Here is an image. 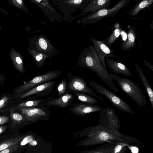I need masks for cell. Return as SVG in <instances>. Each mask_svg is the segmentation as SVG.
<instances>
[{
  "label": "cell",
  "mask_w": 153,
  "mask_h": 153,
  "mask_svg": "<svg viewBox=\"0 0 153 153\" xmlns=\"http://www.w3.org/2000/svg\"><path fill=\"white\" fill-rule=\"evenodd\" d=\"M68 90L69 91H74L84 93L94 96L104 101L103 99L96 94L94 91L88 85L82 77L73 75L70 73L68 74Z\"/></svg>",
  "instance_id": "9"
},
{
  "label": "cell",
  "mask_w": 153,
  "mask_h": 153,
  "mask_svg": "<svg viewBox=\"0 0 153 153\" xmlns=\"http://www.w3.org/2000/svg\"><path fill=\"white\" fill-rule=\"evenodd\" d=\"M84 135L87 137L83 143L85 146L103 144L108 142H127L140 148L144 146L137 139L120 132L118 130L108 128L100 125L86 128Z\"/></svg>",
  "instance_id": "1"
},
{
  "label": "cell",
  "mask_w": 153,
  "mask_h": 153,
  "mask_svg": "<svg viewBox=\"0 0 153 153\" xmlns=\"http://www.w3.org/2000/svg\"><path fill=\"white\" fill-rule=\"evenodd\" d=\"M68 84L67 80L63 79L59 83L57 87V97H59L67 92Z\"/></svg>",
  "instance_id": "29"
},
{
  "label": "cell",
  "mask_w": 153,
  "mask_h": 153,
  "mask_svg": "<svg viewBox=\"0 0 153 153\" xmlns=\"http://www.w3.org/2000/svg\"><path fill=\"white\" fill-rule=\"evenodd\" d=\"M25 134L11 131L0 136V151L19 143Z\"/></svg>",
  "instance_id": "16"
},
{
  "label": "cell",
  "mask_w": 153,
  "mask_h": 153,
  "mask_svg": "<svg viewBox=\"0 0 153 153\" xmlns=\"http://www.w3.org/2000/svg\"><path fill=\"white\" fill-rule=\"evenodd\" d=\"M10 116L13 123L16 124L29 123L22 114L17 113H13L11 114Z\"/></svg>",
  "instance_id": "31"
},
{
  "label": "cell",
  "mask_w": 153,
  "mask_h": 153,
  "mask_svg": "<svg viewBox=\"0 0 153 153\" xmlns=\"http://www.w3.org/2000/svg\"><path fill=\"white\" fill-rule=\"evenodd\" d=\"M77 64L92 71L114 92H119L118 88L110 78L107 70L102 65L94 46L91 45L83 49L79 57Z\"/></svg>",
  "instance_id": "2"
},
{
  "label": "cell",
  "mask_w": 153,
  "mask_h": 153,
  "mask_svg": "<svg viewBox=\"0 0 153 153\" xmlns=\"http://www.w3.org/2000/svg\"><path fill=\"white\" fill-rule=\"evenodd\" d=\"M92 0H51L63 15L62 20L67 22L73 19V13L78 10H83L88 5Z\"/></svg>",
  "instance_id": "4"
},
{
  "label": "cell",
  "mask_w": 153,
  "mask_h": 153,
  "mask_svg": "<svg viewBox=\"0 0 153 153\" xmlns=\"http://www.w3.org/2000/svg\"><path fill=\"white\" fill-rule=\"evenodd\" d=\"M143 62L147 67L149 68L152 72H153V65H152L145 60H144Z\"/></svg>",
  "instance_id": "36"
},
{
  "label": "cell",
  "mask_w": 153,
  "mask_h": 153,
  "mask_svg": "<svg viewBox=\"0 0 153 153\" xmlns=\"http://www.w3.org/2000/svg\"><path fill=\"white\" fill-rule=\"evenodd\" d=\"M22 114L29 123L48 120L50 115L49 107L47 106L29 108H20Z\"/></svg>",
  "instance_id": "11"
},
{
  "label": "cell",
  "mask_w": 153,
  "mask_h": 153,
  "mask_svg": "<svg viewBox=\"0 0 153 153\" xmlns=\"http://www.w3.org/2000/svg\"><path fill=\"white\" fill-rule=\"evenodd\" d=\"M95 51L104 68L107 70L105 63L106 57H116L113 50L104 42L94 37L91 38Z\"/></svg>",
  "instance_id": "13"
},
{
  "label": "cell",
  "mask_w": 153,
  "mask_h": 153,
  "mask_svg": "<svg viewBox=\"0 0 153 153\" xmlns=\"http://www.w3.org/2000/svg\"><path fill=\"white\" fill-rule=\"evenodd\" d=\"M88 85L98 92L104 95L111 102L114 107L122 111L132 114L133 111L124 100L101 85L94 81H88Z\"/></svg>",
  "instance_id": "6"
},
{
  "label": "cell",
  "mask_w": 153,
  "mask_h": 153,
  "mask_svg": "<svg viewBox=\"0 0 153 153\" xmlns=\"http://www.w3.org/2000/svg\"><path fill=\"white\" fill-rule=\"evenodd\" d=\"M19 143L0 151V153H22L25 148V146H21Z\"/></svg>",
  "instance_id": "30"
},
{
  "label": "cell",
  "mask_w": 153,
  "mask_h": 153,
  "mask_svg": "<svg viewBox=\"0 0 153 153\" xmlns=\"http://www.w3.org/2000/svg\"><path fill=\"white\" fill-rule=\"evenodd\" d=\"M130 145L127 142L115 143L111 153H126L129 150V147Z\"/></svg>",
  "instance_id": "28"
},
{
  "label": "cell",
  "mask_w": 153,
  "mask_h": 153,
  "mask_svg": "<svg viewBox=\"0 0 153 153\" xmlns=\"http://www.w3.org/2000/svg\"><path fill=\"white\" fill-rule=\"evenodd\" d=\"M72 92L76 97L77 100L81 102L92 104L99 102V101L96 99L87 94L74 91Z\"/></svg>",
  "instance_id": "27"
},
{
  "label": "cell",
  "mask_w": 153,
  "mask_h": 153,
  "mask_svg": "<svg viewBox=\"0 0 153 153\" xmlns=\"http://www.w3.org/2000/svg\"><path fill=\"white\" fill-rule=\"evenodd\" d=\"M9 128L8 126H0V136L8 133L7 131Z\"/></svg>",
  "instance_id": "32"
},
{
  "label": "cell",
  "mask_w": 153,
  "mask_h": 153,
  "mask_svg": "<svg viewBox=\"0 0 153 153\" xmlns=\"http://www.w3.org/2000/svg\"><path fill=\"white\" fill-rule=\"evenodd\" d=\"M9 98L7 96H4L0 99V108H2L8 101Z\"/></svg>",
  "instance_id": "34"
},
{
  "label": "cell",
  "mask_w": 153,
  "mask_h": 153,
  "mask_svg": "<svg viewBox=\"0 0 153 153\" xmlns=\"http://www.w3.org/2000/svg\"><path fill=\"white\" fill-rule=\"evenodd\" d=\"M110 78L115 81L122 90L139 106H144L146 99L142 90L131 80L126 78L120 77L116 75L108 73Z\"/></svg>",
  "instance_id": "3"
},
{
  "label": "cell",
  "mask_w": 153,
  "mask_h": 153,
  "mask_svg": "<svg viewBox=\"0 0 153 153\" xmlns=\"http://www.w3.org/2000/svg\"><path fill=\"white\" fill-rule=\"evenodd\" d=\"M108 68L116 74H121L126 76H131V71L128 67L120 62L109 57L105 58Z\"/></svg>",
  "instance_id": "19"
},
{
  "label": "cell",
  "mask_w": 153,
  "mask_h": 153,
  "mask_svg": "<svg viewBox=\"0 0 153 153\" xmlns=\"http://www.w3.org/2000/svg\"><path fill=\"white\" fill-rule=\"evenodd\" d=\"M121 30L120 24L116 23L114 26V29L112 33L103 42L110 47L120 36Z\"/></svg>",
  "instance_id": "25"
},
{
  "label": "cell",
  "mask_w": 153,
  "mask_h": 153,
  "mask_svg": "<svg viewBox=\"0 0 153 153\" xmlns=\"http://www.w3.org/2000/svg\"><path fill=\"white\" fill-rule=\"evenodd\" d=\"M9 120V118L6 116H0V126L7 122Z\"/></svg>",
  "instance_id": "35"
},
{
  "label": "cell",
  "mask_w": 153,
  "mask_h": 153,
  "mask_svg": "<svg viewBox=\"0 0 153 153\" xmlns=\"http://www.w3.org/2000/svg\"><path fill=\"white\" fill-rule=\"evenodd\" d=\"M61 74L60 71L58 70L47 72L38 75L20 86L17 89V92L20 93L29 90L38 85L57 78Z\"/></svg>",
  "instance_id": "8"
},
{
  "label": "cell",
  "mask_w": 153,
  "mask_h": 153,
  "mask_svg": "<svg viewBox=\"0 0 153 153\" xmlns=\"http://www.w3.org/2000/svg\"><path fill=\"white\" fill-rule=\"evenodd\" d=\"M30 53L32 56L36 64L39 68L44 65L45 60L48 58V55L42 52L30 50Z\"/></svg>",
  "instance_id": "26"
},
{
  "label": "cell",
  "mask_w": 153,
  "mask_h": 153,
  "mask_svg": "<svg viewBox=\"0 0 153 153\" xmlns=\"http://www.w3.org/2000/svg\"><path fill=\"white\" fill-rule=\"evenodd\" d=\"M131 153H139V149L137 146L135 145H130L129 147Z\"/></svg>",
  "instance_id": "33"
},
{
  "label": "cell",
  "mask_w": 153,
  "mask_h": 153,
  "mask_svg": "<svg viewBox=\"0 0 153 153\" xmlns=\"http://www.w3.org/2000/svg\"><path fill=\"white\" fill-rule=\"evenodd\" d=\"M111 1V0H92L87 7L77 16H84L89 12H91L89 14H91L101 9H108Z\"/></svg>",
  "instance_id": "18"
},
{
  "label": "cell",
  "mask_w": 153,
  "mask_h": 153,
  "mask_svg": "<svg viewBox=\"0 0 153 153\" xmlns=\"http://www.w3.org/2000/svg\"><path fill=\"white\" fill-rule=\"evenodd\" d=\"M51 98V97H48L44 99L32 100L21 103L18 106L20 108H29L44 106L43 104Z\"/></svg>",
  "instance_id": "23"
},
{
  "label": "cell",
  "mask_w": 153,
  "mask_h": 153,
  "mask_svg": "<svg viewBox=\"0 0 153 153\" xmlns=\"http://www.w3.org/2000/svg\"><path fill=\"white\" fill-rule=\"evenodd\" d=\"M16 1L18 3L20 4H22V0H16Z\"/></svg>",
  "instance_id": "37"
},
{
  "label": "cell",
  "mask_w": 153,
  "mask_h": 153,
  "mask_svg": "<svg viewBox=\"0 0 153 153\" xmlns=\"http://www.w3.org/2000/svg\"></svg>",
  "instance_id": "38"
},
{
  "label": "cell",
  "mask_w": 153,
  "mask_h": 153,
  "mask_svg": "<svg viewBox=\"0 0 153 153\" xmlns=\"http://www.w3.org/2000/svg\"><path fill=\"white\" fill-rule=\"evenodd\" d=\"M101 106L80 102L72 105L70 108L71 112L75 116L82 117L91 113L101 111Z\"/></svg>",
  "instance_id": "15"
},
{
  "label": "cell",
  "mask_w": 153,
  "mask_h": 153,
  "mask_svg": "<svg viewBox=\"0 0 153 153\" xmlns=\"http://www.w3.org/2000/svg\"><path fill=\"white\" fill-rule=\"evenodd\" d=\"M130 0H121L110 9L100 10L92 14H89L83 18L77 21L80 25L92 24L98 22L106 17L113 16L122 9L128 5Z\"/></svg>",
  "instance_id": "5"
},
{
  "label": "cell",
  "mask_w": 153,
  "mask_h": 153,
  "mask_svg": "<svg viewBox=\"0 0 153 153\" xmlns=\"http://www.w3.org/2000/svg\"><path fill=\"white\" fill-rule=\"evenodd\" d=\"M115 143H106L97 148L84 151L82 153H111Z\"/></svg>",
  "instance_id": "24"
},
{
  "label": "cell",
  "mask_w": 153,
  "mask_h": 153,
  "mask_svg": "<svg viewBox=\"0 0 153 153\" xmlns=\"http://www.w3.org/2000/svg\"><path fill=\"white\" fill-rule=\"evenodd\" d=\"M135 66L137 73L146 91L151 107L153 109V91L151 85L140 66L136 63L135 64Z\"/></svg>",
  "instance_id": "20"
},
{
  "label": "cell",
  "mask_w": 153,
  "mask_h": 153,
  "mask_svg": "<svg viewBox=\"0 0 153 153\" xmlns=\"http://www.w3.org/2000/svg\"><path fill=\"white\" fill-rule=\"evenodd\" d=\"M98 120L99 125L106 128L117 130L120 128L121 125L114 109L104 107L102 108Z\"/></svg>",
  "instance_id": "10"
},
{
  "label": "cell",
  "mask_w": 153,
  "mask_h": 153,
  "mask_svg": "<svg viewBox=\"0 0 153 153\" xmlns=\"http://www.w3.org/2000/svg\"><path fill=\"white\" fill-rule=\"evenodd\" d=\"M136 33L134 28L130 27L128 28L127 38L123 42L121 48L123 51H128L134 48L135 45Z\"/></svg>",
  "instance_id": "21"
},
{
  "label": "cell",
  "mask_w": 153,
  "mask_h": 153,
  "mask_svg": "<svg viewBox=\"0 0 153 153\" xmlns=\"http://www.w3.org/2000/svg\"><path fill=\"white\" fill-rule=\"evenodd\" d=\"M56 82L52 80L38 85L22 94L20 98H24L32 96V100L39 97L45 96L49 94L53 90Z\"/></svg>",
  "instance_id": "12"
},
{
  "label": "cell",
  "mask_w": 153,
  "mask_h": 153,
  "mask_svg": "<svg viewBox=\"0 0 153 153\" xmlns=\"http://www.w3.org/2000/svg\"><path fill=\"white\" fill-rule=\"evenodd\" d=\"M30 50L42 52L51 58L57 50L45 35L40 34L34 36L30 42Z\"/></svg>",
  "instance_id": "7"
},
{
  "label": "cell",
  "mask_w": 153,
  "mask_h": 153,
  "mask_svg": "<svg viewBox=\"0 0 153 153\" xmlns=\"http://www.w3.org/2000/svg\"><path fill=\"white\" fill-rule=\"evenodd\" d=\"M31 1L36 4L44 13L51 23L60 22L62 19L61 15L56 11L48 0H34Z\"/></svg>",
  "instance_id": "14"
},
{
  "label": "cell",
  "mask_w": 153,
  "mask_h": 153,
  "mask_svg": "<svg viewBox=\"0 0 153 153\" xmlns=\"http://www.w3.org/2000/svg\"><path fill=\"white\" fill-rule=\"evenodd\" d=\"M153 3V0H142L137 2L129 12L132 16H136L141 10L148 8Z\"/></svg>",
  "instance_id": "22"
},
{
  "label": "cell",
  "mask_w": 153,
  "mask_h": 153,
  "mask_svg": "<svg viewBox=\"0 0 153 153\" xmlns=\"http://www.w3.org/2000/svg\"><path fill=\"white\" fill-rule=\"evenodd\" d=\"M74 98V97L72 94L67 92L57 98L51 99L43 103V106H47L49 108L54 106L56 108H66L71 105Z\"/></svg>",
  "instance_id": "17"
}]
</instances>
